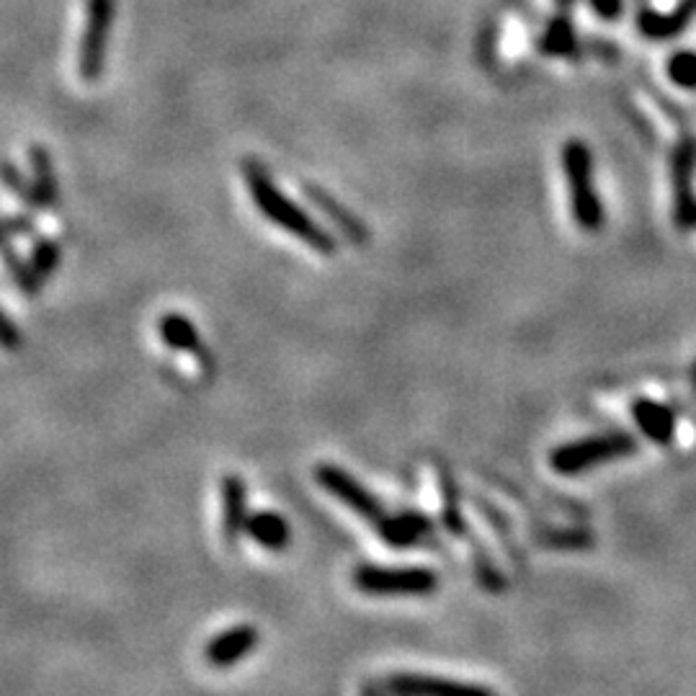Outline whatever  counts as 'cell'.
I'll list each match as a JSON object with an SVG mask.
<instances>
[{"instance_id": "cell-2", "label": "cell", "mask_w": 696, "mask_h": 696, "mask_svg": "<svg viewBox=\"0 0 696 696\" xmlns=\"http://www.w3.org/2000/svg\"><path fill=\"white\" fill-rule=\"evenodd\" d=\"M563 173L570 191V210L583 233H599L607 222L599 191L593 183V152L583 140L563 144Z\"/></svg>"}, {"instance_id": "cell-6", "label": "cell", "mask_w": 696, "mask_h": 696, "mask_svg": "<svg viewBox=\"0 0 696 696\" xmlns=\"http://www.w3.org/2000/svg\"><path fill=\"white\" fill-rule=\"evenodd\" d=\"M696 140L681 137V142L671 152V183H673V225L681 233L696 229Z\"/></svg>"}, {"instance_id": "cell-15", "label": "cell", "mask_w": 696, "mask_h": 696, "mask_svg": "<svg viewBox=\"0 0 696 696\" xmlns=\"http://www.w3.org/2000/svg\"><path fill=\"white\" fill-rule=\"evenodd\" d=\"M246 537L254 545L269 549V553H281L292 542V526L277 511H250L246 522Z\"/></svg>"}, {"instance_id": "cell-13", "label": "cell", "mask_w": 696, "mask_h": 696, "mask_svg": "<svg viewBox=\"0 0 696 696\" xmlns=\"http://www.w3.org/2000/svg\"><path fill=\"white\" fill-rule=\"evenodd\" d=\"M379 539L393 549H408L433 534V522L420 511H403V514H385L377 522Z\"/></svg>"}, {"instance_id": "cell-26", "label": "cell", "mask_w": 696, "mask_h": 696, "mask_svg": "<svg viewBox=\"0 0 696 696\" xmlns=\"http://www.w3.org/2000/svg\"><path fill=\"white\" fill-rule=\"evenodd\" d=\"M21 343H24V335H21L19 325L13 323V320L6 315L3 310H0V349L3 351H19Z\"/></svg>"}, {"instance_id": "cell-17", "label": "cell", "mask_w": 696, "mask_h": 696, "mask_svg": "<svg viewBox=\"0 0 696 696\" xmlns=\"http://www.w3.org/2000/svg\"><path fill=\"white\" fill-rule=\"evenodd\" d=\"M29 163H32V183L42 202V212L55 210L60 204V183L50 150L44 144H32L29 148Z\"/></svg>"}, {"instance_id": "cell-25", "label": "cell", "mask_w": 696, "mask_h": 696, "mask_svg": "<svg viewBox=\"0 0 696 696\" xmlns=\"http://www.w3.org/2000/svg\"><path fill=\"white\" fill-rule=\"evenodd\" d=\"M475 572L488 591H501L503 588V576L501 570L495 568V563L491 560V553H485L483 547L475 545Z\"/></svg>"}, {"instance_id": "cell-18", "label": "cell", "mask_w": 696, "mask_h": 696, "mask_svg": "<svg viewBox=\"0 0 696 696\" xmlns=\"http://www.w3.org/2000/svg\"><path fill=\"white\" fill-rule=\"evenodd\" d=\"M439 491H441V524L451 537H470L468 522H464L462 511H459V491L454 478L447 470H439Z\"/></svg>"}, {"instance_id": "cell-23", "label": "cell", "mask_w": 696, "mask_h": 696, "mask_svg": "<svg viewBox=\"0 0 696 696\" xmlns=\"http://www.w3.org/2000/svg\"><path fill=\"white\" fill-rule=\"evenodd\" d=\"M668 78L681 88H696V55L694 52H676L668 60Z\"/></svg>"}, {"instance_id": "cell-12", "label": "cell", "mask_w": 696, "mask_h": 696, "mask_svg": "<svg viewBox=\"0 0 696 696\" xmlns=\"http://www.w3.org/2000/svg\"><path fill=\"white\" fill-rule=\"evenodd\" d=\"M385 692L400 696H478L488 694L483 686L459 684L441 676H426V673H395L385 681Z\"/></svg>"}, {"instance_id": "cell-21", "label": "cell", "mask_w": 696, "mask_h": 696, "mask_svg": "<svg viewBox=\"0 0 696 696\" xmlns=\"http://www.w3.org/2000/svg\"><path fill=\"white\" fill-rule=\"evenodd\" d=\"M0 181L6 183V189H9L11 194H17L21 199V204H24L29 212H42V202L40 196H36L32 179H26L17 165L0 163Z\"/></svg>"}, {"instance_id": "cell-1", "label": "cell", "mask_w": 696, "mask_h": 696, "mask_svg": "<svg viewBox=\"0 0 696 696\" xmlns=\"http://www.w3.org/2000/svg\"><path fill=\"white\" fill-rule=\"evenodd\" d=\"M243 175H246L250 199H254L256 210L261 212L274 227L285 229L287 235H292V238L302 243V246H308L320 256L339 254V240H335V235L328 233L310 212H304L300 204L292 202V199L274 183L269 171H266L261 163L246 160V163H243Z\"/></svg>"}, {"instance_id": "cell-14", "label": "cell", "mask_w": 696, "mask_h": 696, "mask_svg": "<svg viewBox=\"0 0 696 696\" xmlns=\"http://www.w3.org/2000/svg\"><path fill=\"white\" fill-rule=\"evenodd\" d=\"M630 413L634 426L640 428L645 439L661 443V447H671L673 439H676V413L668 405L640 397V400L632 403Z\"/></svg>"}, {"instance_id": "cell-16", "label": "cell", "mask_w": 696, "mask_h": 696, "mask_svg": "<svg viewBox=\"0 0 696 696\" xmlns=\"http://www.w3.org/2000/svg\"><path fill=\"white\" fill-rule=\"evenodd\" d=\"M692 17H696V0H678L676 9L668 13H640V32L647 40H671L681 29L688 26Z\"/></svg>"}, {"instance_id": "cell-19", "label": "cell", "mask_w": 696, "mask_h": 696, "mask_svg": "<svg viewBox=\"0 0 696 696\" xmlns=\"http://www.w3.org/2000/svg\"><path fill=\"white\" fill-rule=\"evenodd\" d=\"M60 261H63V243L57 238H50V235H40L32 246V256H29V266H32L34 277L44 285L60 269Z\"/></svg>"}, {"instance_id": "cell-20", "label": "cell", "mask_w": 696, "mask_h": 696, "mask_svg": "<svg viewBox=\"0 0 696 696\" xmlns=\"http://www.w3.org/2000/svg\"><path fill=\"white\" fill-rule=\"evenodd\" d=\"M0 258H3L6 271H9V277L13 279V285H17V289H19L21 295L36 297V295L42 292L44 285L34 277V271H32V266H29V261H24V258L17 254V248H11L9 243H3V246H0Z\"/></svg>"}, {"instance_id": "cell-27", "label": "cell", "mask_w": 696, "mask_h": 696, "mask_svg": "<svg viewBox=\"0 0 696 696\" xmlns=\"http://www.w3.org/2000/svg\"><path fill=\"white\" fill-rule=\"evenodd\" d=\"M591 6L593 11L607 21H614L619 19V13H622V0H591Z\"/></svg>"}, {"instance_id": "cell-24", "label": "cell", "mask_w": 696, "mask_h": 696, "mask_svg": "<svg viewBox=\"0 0 696 696\" xmlns=\"http://www.w3.org/2000/svg\"><path fill=\"white\" fill-rule=\"evenodd\" d=\"M34 233H36V217L32 212L0 217V246L13 238H26V235H34Z\"/></svg>"}, {"instance_id": "cell-28", "label": "cell", "mask_w": 696, "mask_h": 696, "mask_svg": "<svg viewBox=\"0 0 696 696\" xmlns=\"http://www.w3.org/2000/svg\"><path fill=\"white\" fill-rule=\"evenodd\" d=\"M692 393H694V397H696V362H694V366H692Z\"/></svg>"}, {"instance_id": "cell-10", "label": "cell", "mask_w": 696, "mask_h": 696, "mask_svg": "<svg viewBox=\"0 0 696 696\" xmlns=\"http://www.w3.org/2000/svg\"><path fill=\"white\" fill-rule=\"evenodd\" d=\"M261 642V632L254 624H235L229 630L214 634L210 645L204 650L206 663L212 668H233L235 663H240L243 657H248Z\"/></svg>"}, {"instance_id": "cell-11", "label": "cell", "mask_w": 696, "mask_h": 696, "mask_svg": "<svg viewBox=\"0 0 696 696\" xmlns=\"http://www.w3.org/2000/svg\"><path fill=\"white\" fill-rule=\"evenodd\" d=\"M158 335L163 339V343L175 354H189L196 358L199 366L210 370L212 366V354L206 349V343L202 339V333L196 331L194 320L183 312H165L163 318L158 320Z\"/></svg>"}, {"instance_id": "cell-7", "label": "cell", "mask_w": 696, "mask_h": 696, "mask_svg": "<svg viewBox=\"0 0 696 696\" xmlns=\"http://www.w3.org/2000/svg\"><path fill=\"white\" fill-rule=\"evenodd\" d=\"M111 21H114V0H88L86 26H83V40H81V52H78L81 78L86 83H94L101 78Z\"/></svg>"}, {"instance_id": "cell-8", "label": "cell", "mask_w": 696, "mask_h": 696, "mask_svg": "<svg viewBox=\"0 0 696 696\" xmlns=\"http://www.w3.org/2000/svg\"><path fill=\"white\" fill-rule=\"evenodd\" d=\"M302 194L320 214H325V217L331 219V225L335 229H341V233L346 235V240L351 243V246L364 248L366 243L372 240V233H370V227H366V222L358 217V214L351 212L346 204L339 202V199H335L328 189L318 186V183H302Z\"/></svg>"}, {"instance_id": "cell-22", "label": "cell", "mask_w": 696, "mask_h": 696, "mask_svg": "<svg viewBox=\"0 0 696 696\" xmlns=\"http://www.w3.org/2000/svg\"><path fill=\"white\" fill-rule=\"evenodd\" d=\"M539 50L547 55H576V32H572L568 19H555L542 34Z\"/></svg>"}, {"instance_id": "cell-9", "label": "cell", "mask_w": 696, "mask_h": 696, "mask_svg": "<svg viewBox=\"0 0 696 696\" xmlns=\"http://www.w3.org/2000/svg\"><path fill=\"white\" fill-rule=\"evenodd\" d=\"M219 501H222V516L219 529L222 542L227 547H235L246 534V522L250 516L248 508V483L240 475H225L219 480Z\"/></svg>"}, {"instance_id": "cell-5", "label": "cell", "mask_w": 696, "mask_h": 696, "mask_svg": "<svg viewBox=\"0 0 696 696\" xmlns=\"http://www.w3.org/2000/svg\"><path fill=\"white\" fill-rule=\"evenodd\" d=\"M312 478H315V483L323 488L331 499L339 501L341 506H346L349 511H354V514L358 518H364V522L377 524L379 518L387 514L377 495H374L364 483H358L349 470L339 468V464L318 462L315 470H312Z\"/></svg>"}, {"instance_id": "cell-3", "label": "cell", "mask_w": 696, "mask_h": 696, "mask_svg": "<svg viewBox=\"0 0 696 696\" xmlns=\"http://www.w3.org/2000/svg\"><path fill=\"white\" fill-rule=\"evenodd\" d=\"M351 583L364 596L420 599L439 588V576L424 565H358L351 576Z\"/></svg>"}, {"instance_id": "cell-4", "label": "cell", "mask_w": 696, "mask_h": 696, "mask_svg": "<svg viewBox=\"0 0 696 696\" xmlns=\"http://www.w3.org/2000/svg\"><path fill=\"white\" fill-rule=\"evenodd\" d=\"M634 451H638V441H634L632 433L609 431L560 443V447L553 449V454H549V464H553L557 475L578 478L588 470L599 468L603 462H614V459L630 457Z\"/></svg>"}]
</instances>
